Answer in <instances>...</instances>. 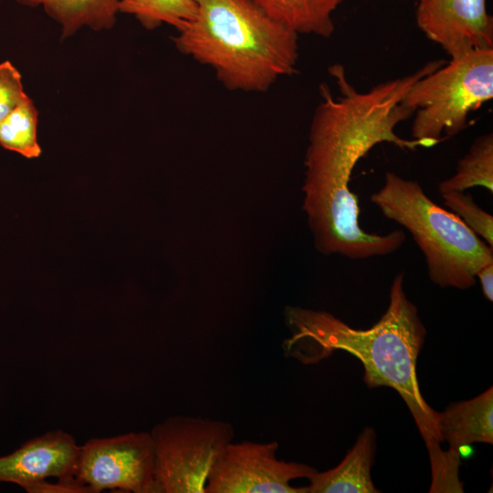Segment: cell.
<instances>
[{"label": "cell", "mask_w": 493, "mask_h": 493, "mask_svg": "<svg viewBox=\"0 0 493 493\" xmlns=\"http://www.w3.org/2000/svg\"><path fill=\"white\" fill-rule=\"evenodd\" d=\"M444 64L442 59L430 61L410 75L367 91H359L350 83L342 65L329 68L340 94L333 97L328 86L320 87L322 99L311 121L303 185V208L321 253L364 259L392 254L403 246L405 234L401 230L379 235L361 227L351 177L358 162L381 142L409 151L439 143L402 138L394 130L413 115L402 102L405 94L419 79Z\"/></svg>", "instance_id": "1"}, {"label": "cell", "mask_w": 493, "mask_h": 493, "mask_svg": "<svg viewBox=\"0 0 493 493\" xmlns=\"http://www.w3.org/2000/svg\"><path fill=\"white\" fill-rule=\"evenodd\" d=\"M404 279L403 273L394 277L386 311L365 330L352 328L330 312L287 307L285 319L290 337L284 341L283 350L305 364L317 363L335 351L360 360L366 385L395 390L410 410L428 451L429 492H458L463 488L458 477L460 461L442 449L438 412L420 391L416 362L426 330L417 307L406 297Z\"/></svg>", "instance_id": "2"}, {"label": "cell", "mask_w": 493, "mask_h": 493, "mask_svg": "<svg viewBox=\"0 0 493 493\" xmlns=\"http://www.w3.org/2000/svg\"><path fill=\"white\" fill-rule=\"evenodd\" d=\"M197 15L173 40L184 55L213 69L227 89L267 91L292 75L299 35L248 0H194Z\"/></svg>", "instance_id": "3"}, {"label": "cell", "mask_w": 493, "mask_h": 493, "mask_svg": "<svg viewBox=\"0 0 493 493\" xmlns=\"http://www.w3.org/2000/svg\"><path fill=\"white\" fill-rule=\"evenodd\" d=\"M371 202L412 235L434 284L469 288L476 283L477 271L493 263L492 246L456 215L431 200L418 182L387 172Z\"/></svg>", "instance_id": "4"}, {"label": "cell", "mask_w": 493, "mask_h": 493, "mask_svg": "<svg viewBox=\"0 0 493 493\" xmlns=\"http://www.w3.org/2000/svg\"><path fill=\"white\" fill-rule=\"evenodd\" d=\"M493 98V48L450 59L419 79L403 99L414 118L412 138L441 142L467 126L468 115Z\"/></svg>", "instance_id": "5"}, {"label": "cell", "mask_w": 493, "mask_h": 493, "mask_svg": "<svg viewBox=\"0 0 493 493\" xmlns=\"http://www.w3.org/2000/svg\"><path fill=\"white\" fill-rule=\"evenodd\" d=\"M158 493H205L208 475L233 441V425L222 420L170 416L150 431Z\"/></svg>", "instance_id": "6"}, {"label": "cell", "mask_w": 493, "mask_h": 493, "mask_svg": "<svg viewBox=\"0 0 493 493\" xmlns=\"http://www.w3.org/2000/svg\"><path fill=\"white\" fill-rule=\"evenodd\" d=\"M76 478L89 493L105 489L158 493L150 432L90 438L80 446Z\"/></svg>", "instance_id": "7"}, {"label": "cell", "mask_w": 493, "mask_h": 493, "mask_svg": "<svg viewBox=\"0 0 493 493\" xmlns=\"http://www.w3.org/2000/svg\"><path fill=\"white\" fill-rule=\"evenodd\" d=\"M278 449L276 441H232L215 462L205 493H307L306 486L293 487L290 482L308 478L317 470L303 463L278 459Z\"/></svg>", "instance_id": "8"}, {"label": "cell", "mask_w": 493, "mask_h": 493, "mask_svg": "<svg viewBox=\"0 0 493 493\" xmlns=\"http://www.w3.org/2000/svg\"><path fill=\"white\" fill-rule=\"evenodd\" d=\"M418 27L451 58L493 48V19L486 0H419Z\"/></svg>", "instance_id": "9"}, {"label": "cell", "mask_w": 493, "mask_h": 493, "mask_svg": "<svg viewBox=\"0 0 493 493\" xmlns=\"http://www.w3.org/2000/svg\"><path fill=\"white\" fill-rule=\"evenodd\" d=\"M79 453L80 446L70 434L47 432L0 456V483L16 484L30 493L49 477L79 483L76 478Z\"/></svg>", "instance_id": "10"}, {"label": "cell", "mask_w": 493, "mask_h": 493, "mask_svg": "<svg viewBox=\"0 0 493 493\" xmlns=\"http://www.w3.org/2000/svg\"><path fill=\"white\" fill-rule=\"evenodd\" d=\"M437 428L446 452L460 460V448L475 443L493 444V388L477 396L451 404L438 413Z\"/></svg>", "instance_id": "11"}, {"label": "cell", "mask_w": 493, "mask_h": 493, "mask_svg": "<svg viewBox=\"0 0 493 493\" xmlns=\"http://www.w3.org/2000/svg\"><path fill=\"white\" fill-rule=\"evenodd\" d=\"M375 438L374 430L365 427L337 467L308 477L307 493H378L371 477Z\"/></svg>", "instance_id": "12"}, {"label": "cell", "mask_w": 493, "mask_h": 493, "mask_svg": "<svg viewBox=\"0 0 493 493\" xmlns=\"http://www.w3.org/2000/svg\"><path fill=\"white\" fill-rule=\"evenodd\" d=\"M270 18L296 34L330 37L333 13L343 0H248Z\"/></svg>", "instance_id": "13"}, {"label": "cell", "mask_w": 493, "mask_h": 493, "mask_svg": "<svg viewBox=\"0 0 493 493\" xmlns=\"http://www.w3.org/2000/svg\"><path fill=\"white\" fill-rule=\"evenodd\" d=\"M28 6H42L62 28L63 37L82 26L94 30L114 26L120 0H16Z\"/></svg>", "instance_id": "14"}, {"label": "cell", "mask_w": 493, "mask_h": 493, "mask_svg": "<svg viewBox=\"0 0 493 493\" xmlns=\"http://www.w3.org/2000/svg\"><path fill=\"white\" fill-rule=\"evenodd\" d=\"M476 186L493 193V134L478 136L458 161L456 173L438 185L440 193L464 192Z\"/></svg>", "instance_id": "15"}, {"label": "cell", "mask_w": 493, "mask_h": 493, "mask_svg": "<svg viewBox=\"0 0 493 493\" xmlns=\"http://www.w3.org/2000/svg\"><path fill=\"white\" fill-rule=\"evenodd\" d=\"M119 12L133 16L147 29L167 24L180 32L194 20L197 5L194 0H120Z\"/></svg>", "instance_id": "16"}, {"label": "cell", "mask_w": 493, "mask_h": 493, "mask_svg": "<svg viewBox=\"0 0 493 493\" xmlns=\"http://www.w3.org/2000/svg\"><path fill=\"white\" fill-rule=\"evenodd\" d=\"M37 110L26 95L0 122V145L26 158H37L41 148L37 139Z\"/></svg>", "instance_id": "17"}, {"label": "cell", "mask_w": 493, "mask_h": 493, "mask_svg": "<svg viewBox=\"0 0 493 493\" xmlns=\"http://www.w3.org/2000/svg\"><path fill=\"white\" fill-rule=\"evenodd\" d=\"M444 205L456 215L474 233L493 246V216L480 208L465 191L441 193Z\"/></svg>", "instance_id": "18"}, {"label": "cell", "mask_w": 493, "mask_h": 493, "mask_svg": "<svg viewBox=\"0 0 493 493\" xmlns=\"http://www.w3.org/2000/svg\"><path fill=\"white\" fill-rule=\"evenodd\" d=\"M26 95L19 71L9 61L0 63V122Z\"/></svg>", "instance_id": "19"}, {"label": "cell", "mask_w": 493, "mask_h": 493, "mask_svg": "<svg viewBox=\"0 0 493 493\" xmlns=\"http://www.w3.org/2000/svg\"><path fill=\"white\" fill-rule=\"evenodd\" d=\"M476 278L479 280L484 297L488 300H493V263H489L480 267Z\"/></svg>", "instance_id": "20"}]
</instances>
